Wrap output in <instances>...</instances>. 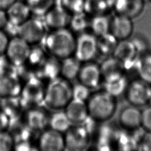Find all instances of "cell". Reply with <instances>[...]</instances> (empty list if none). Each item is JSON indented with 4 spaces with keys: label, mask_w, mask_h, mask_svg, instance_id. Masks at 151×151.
Masks as SVG:
<instances>
[{
    "label": "cell",
    "mask_w": 151,
    "mask_h": 151,
    "mask_svg": "<svg viewBox=\"0 0 151 151\" xmlns=\"http://www.w3.org/2000/svg\"><path fill=\"white\" fill-rule=\"evenodd\" d=\"M42 42L46 52L60 60L74 55L76 38L67 28L51 30Z\"/></svg>",
    "instance_id": "cell-1"
},
{
    "label": "cell",
    "mask_w": 151,
    "mask_h": 151,
    "mask_svg": "<svg viewBox=\"0 0 151 151\" xmlns=\"http://www.w3.org/2000/svg\"><path fill=\"white\" fill-rule=\"evenodd\" d=\"M86 103L89 116L98 123L110 120L117 109L116 97L104 90L91 94Z\"/></svg>",
    "instance_id": "cell-2"
},
{
    "label": "cell",
    "mask_w": 151,
    "mask_h": 151,
    "mask_svg": "<svg viewBox=\"0 0 151 151\" xmlns=\"http://www.w3.org/2000/svg\"><path fill=\"white\" fill-rule=\"evenodd\" d=\"M73 99L72 85L61 76L48 82L45 87L44 104L54 110H62Z\"/></svg>",
    "instance_id": "cell-3"
},
{
    "label": "cell",
    "mask_w": 151,
    "mask_h": 151,
    "mask_svg": "<svg viewBox=\"0 0 151 151\" xmlns=\"http://www.w3.org/2000/svg\"><path fill=\"white\" fill-rule=\"evenodd\" d=\"M45 87L44 81L37 76L24 81L19 96L25 109L44 103Z\"/></svg>",
    "instance_id": "cell-4"
},
{
    "label": "cell",
    "mask_w": 151,
    "mask_h": 151,
    "mask_svg": "<svg viewBox=\"0 0 151 151\" xmlns=\"http://www.w3.org/2000/svg\"><path fill=\"white\" fill-rule=\"evenodd\" d=\"M48 28L39 17L29 18L19 26L18 36L31 45L42 42L47 34Z\"/></svg>",
    "instance_id": "cell-5"
},
{
    "label": "cell",
    "mask_w": 151,
    "mask_h": 151,
    "mask_svg": "<svg viewBox=\"0 0 151 151\" xmlns=\"http://www.w3.org/2000/svg\"><path fill=\"white\" fill-rule=\"evenodd\" d=\"M65 150L83 151L87 149L91 141V134L81 124H72L64 133Z\"/></svg>",
    "instance_id": "cell-6"
},
{
    "label": "cell",
    "mask_w": 151,
    "mask_h": 151,
    "mask_svg": "<svg viewBox=\"0 0 151 151\" xmlns=\"http://www.w3.org/2000/svg\"><path fill=\"white\" fill-rule=\"evenodd\" d=\"M97 54V37L86 31L76 38L74 56L82 63L91 61Z\"/></svg>",
    "instance_id": "cell-7"
},
{
    "label": "cell",
    "mask_w": 151,
    "mask_h": 151,
    "mask_svg": "<svg viewBox=\"0 0 151 151\" xmlns=\"http://www.w3.org/2000/svg\"><path fill=\"white\" fill-rule=\"evenodd\" d=\"M130 105L139 107L149 103L151 96V84L142 79L129 83L124 93Z\"/></svg>",
    "instance_id": "cell-8"
},
{
    "label": "cell",
    "mask_w": 151,
    "mask_h": 151,
    "mask_svg": "<svg viewBox=\"0 0 151 151\" xmlns=\"http://www.w3.org/2000/svg\"><path fill=\"white\" fill-rule=\"evenodd\" d=\"M31 45L19 36L11 38L5 54L14 66H19L26 63Z\"/></svg>",
    "instance_id": "cell-9"
},
{
    "label": "cell",
    "mask_w": 151,
    "mask_h": 151,
    "mask_svg": "<svg viewBox=\"0 0 151 151\" xmlns=\"http://www.w3.org/2000/svg\"><path fill=\"white\" fill-rule=\"evenodd\" d=\"M22 87V81L16 73L14 65L0 73V98L19 96Z\"/></svg>",
    "instance_id": "cell-10"
},
{
    "label": "cell",
    "mask_w": 151,
    "mask_h": 151,
    "mask_svg": "<svg viewBox=\"0 0 151 151\" xmlns=\"http://www.w3.org/2000/svg\"><path fill=\"white\" fill-rule=\"evenodd\" d=\"M37 147L42 151L64 150V134L50 128L44 130L39 137Z\"/></svg>",
    "instance_id": "cell-11"
},
{
    "label": "cell",
    "mask_w": 151,
    "mask_h": 151,
    "mask_svg": "<svg viewBox=\"0 0 151 151\" xmlns=\"http://www.w3.org/2000/svg\"><path fill=\"white\" fill-rule=\"evenodd\" d=\"M50 114L41 106H35L26 109L23 120L33 131L40 132L48 126Z\"/></svg>",
    "instance_id": "cell-12"
},
{
    "label": "cell",
    "mask_w": 151,
    "mask_h": 151,
    "mask_svg": "<svg viewBox=\"0 0 151 151\" xmlns=\"http://www.w3.org/2000/svg\"><path fill=\"white\" fill-rule=\"evenodd\" d=\"M71 15L60 5H55L44 15V21L51 30L67 28Z\"/></svg>",
    "instance_id": "cell-13"
},
{
    "label": "cell",
    "mask_w": 151,
    "mask_h": 151,
    "mask_svg": "<svg viewBox=\"0 0 151 151\" xmlns=\"http://www.w3.org/2000/svg\"><path fill=\"white\" fill-rule=\"evenodd\" d=\"M77 78L79 83L90 89L97 87L102 79L100 66L90 61L84 63Z\"/></svg>",
    "instance_id": "cell-14"
},
{
    "label": "cell",
    "mask_w": 151,
    "mask_h": 151,
    "mask_svg": "<svg viewBox=\"0 0 151 151\" xmlns=\"http://www.w3.org/2000/svg\"><path fill=\"white\" fill-rule=\"evenodd\" d=\"M133 31L132 19L118 14H116L111 18L109 32L118 41L129 39Z\"/></svg>",
    "instance_id": "cell-15"
},
{
    "label": "cell",
    "mask_w": 151,
    "mask_h": 151,
    "mask_svg": "<svg viewBox=\"0 0 151 151\" xmlns=\"http://www.w3.org/2000/svg\"><path fill=\"white\" fill-rule=\"evenodd\" d=\"M119 122L122 129L130 132L135 131L141 127L142 111L137 106H127L120 112Z\"/></svg>",
    "instance_id": "cell-16"
},
{
    "label": "cell",
    "mask_w": 151,
    "mask_h": 151,
    "mask_svg": "<svg viewBox=\"0 0 151 151\" xmlns=\"http://www.w3.org/2000/svg\"><path fill=\"white\" fill-rule=\"evenodd\" d=\"M64 111L72 124H81L89 116L86 101L74 99L65 106Z\"/></svg>",
    "instance_id": "cell-17"
},
{
    "label": "cell",
    "mask_w": 151,
    "mask_h": 151,
    "mask_svg": "<svg viewBox=\"0 0 151 151\" xmlns=\"http://www.w3.org/2000/svg\"><path fill=\"white\" fill-rule=\"evenodd\" d=\"M145 6V0H114L113 11L116 14L131 19L141 14Z\"/></svg>",
    "instance_id": "cell-18"
},
{
    "label": "cell",
    "mask_w": 151,
    "mask_h": 151,
    "mask_svg": "<svg viewBox=\"0 0 151 151\" xmlns=\"http://www.w3.org/2000/svg\"><path fill=\"white\" fill-rule=\"evenodd\" d=\"M61 60L50 55L37 69V76L48 82L60 76Z\"/></svg>",
    "instance_id": "cell-19"
},
{
    "label": "cell",
    "mask_w": 151,
    "mask_h": 151,
    "mask_svg": "<svg viewBox=\"0 0 151 151\" xmlns=\"http://www.w3.org/2000/svg\"><path fill=\"white\" fill-rule=\"evenodd\" d=\"M99 66L104 82L114 80L125 74L122 63L113 55L107 57Z\"/></svg>",
    "instance_id": "cell-20"
},
{
    "label": "cell",
    "mask_w": 151,
    "mask_h": 151,
    "mask_svg": "<svg viewBox=\"0 0 151 151\" xmlns=\"http://www.w3.org/2000/svg\"><path fill=\"white\" fill-rule=\"evenodd\" d=\"M24 109L19 96L0 98V110L9 117L10 122L21 118Z\"/></svg>",
    "instance_id": "cell-21"
},
{
    "label": "cell",
    "mask_w": 151,
    "mask_h": 151,
    "mask_svg": "<svg viewBox=\"0 0 151 151\" xmlns=\"http://www.w3.org/2000/svg\"><path fill=\"white\" fill-rule=\"evenodd\" d=\"M6 12L8 20L18 25L25 22L32 15L24 1H16L6 10Z\"/></svg>",
    "instance_id": "cell-22"
},
{
    "label": "cell",
    "mask_w": 151,
    "mask_h": 151,
    "mask_svg": "<svg viewBox=\"0 0 151 151\" xmlns=\"http://www.w3.org/2000/svg\"><path fill=\"white\" fill-rule=\"evenodd\" d=\"M21 118L10 122L8 131L12 135L14 144L18 142L29 141L33 131Z\"/></svg>",
    "instance_id": "cell-23"
},
{
    "label": "cell",
    "mask_w": 151,
    "mask_h": 151,
    "mask_svg": "<svg viewBox=\"0 0 151 151\" xmlns=\"http://www.w3.org/2000/svg\"><path fill=\"white\" fill-rule=\"evenodd\" d=\"M114 0H85L84 12L89 16L108 15L113 11Z\"/></svg>",
    "instance_id": "cell-24"
},
{
    "label": "cell",
    "mask_w": 151,
    "mask_h": 151,
    "mask_svg": "<svg viewBox=\"0 0 151 151\" xmlns=\"http://www.w3.org/2000/svg\"><path fill=\"white\" fill-rule=\"evenodd\" d=\"M112 55L122 63L139 56L133 42L128 39L118 41Z\"/></svg>",
    "instance_id": "cell-25"
},
{
    "label": "cell",
    "mask_w": 151,
    "mask_h": 151,
    "mask_svg": "<svg viewBox=\"0 0 151 151\" xmlns=\"http://www.w3.org/2000/svg\"><path fill=\"white\" fill-rule=\"evenodd\" d=\"M81 64L74 55L61 60L60 76L68 81L77 78Z\"/></svg>",
    "instance_id": "cell-26"
},
{
    "label": "cell",
    "mask_w": 151,
    "mask_h": 151,
    "mask_svg": "<svg viewBox=\"0 0 151 151\" xmlns=\"http://www.w3.org/2000/svg\"><path fill=\"white\" fill-rule=\"evenodd\" d=\"M118 41L110 32L97 37V53L106 57L111 56Z\"/></svg>",
    "instance_id": "cell-27"
},
{
    "label": "cell",
    "mask_w": 151,
    "mask_h": 151,
    "mask_svg": "<svg viewBox=\"0 0 151 151\" xmlns=\"http://www.w3.org/2000/svg\"><path fill=\"white\" fill-rule=\"evenodd\" d=\"M71 125L65 111L62 110H55L53 113L50 114L48 126L50 129L64 134Z\"/></svg>",
    "instance_id": "cell-28"
},
{
    "label": "cell",
    "mask_w": 151,
    "mask_h": 151,
    "mask_svg": "<svg viewBox=\"0 0 151 151\" xmlns=\"http://www.w3.org/2000/svg\"><path fill=\"white\" fill-rule=\"evenodd\" d=\"M107 15H96L90 18L89 28L91 29V32L96 37L109 32L111 19Z\"/></svg>",
    "instance_id": "cell-29"
},
{
    "label": "cell",
    "mask_w": 151,
    "mask_h": 151,
    "mask_svg": "<svg viewBox=\"0 0 151 151\" xmlns=\"http://www.w3.org/2000/svg\"><path fill=\"white\" fill-rule=\"evenodd\" d=\"M128 84L127 76L124 74L114 80L104 82V90L117 97L125 93Z\"/></svg>",
    "instance_id": "cell-30"
},
{
    "label": "cell",
    "mask_w": 151,
    "mask_h": 151,
    "mask_svg": "<svg viewBox=\"0 0 151 151\" xmlns=\"http://www.w3.org/2000/svg\"><path fill=\"white\" fill-rule=\"evenodd\" d=\"M24 2L31 14L37 17H43L55 4V0H25Z\"/></svg>",
    "instance_id": "cell-31"
},
{
    "label": "cell",
    "mask_w": 151,
    "mask_h": 151,
    "mask_svg": "<svg viewBox=\"0 0 151 151\" xmlns=\"http://www.w3.org/2000/svg\"><path fill=\"white\" fill-rule=\"evenodd\" d=\"M85 12L71 15L68 27L73 32L81 33L89 28L90 18Z\"/></svg>",
    "instance_id": "cell-32"
},
{
    "label": "cell",
    "mask_w": 151,
    "mask_h": 151,
    "mask_svg": "<svg viewBox=\"0 0 151 151\" xmlns=\"http://www.w3.org/2000/svg\"><path fill=\"white\" fill-rule=\"evenodd\" d=\"M140 78L151 84V54L139 55L138 74Z\"/></svg>",
    "instance_id": "cell-33"
},
{
    "label": "cell",
    "mask_w": 151,
    "mask_h": 151,
    "mask_svg": "<svg viewBox=\"0 0 151 151\" xmlns=\"http://www.w3.org/2000/svg\"><path fill=\"white\" fill-rule=\"evenodd\" d=\"M45 51L44 48L40 47H31L29 56L25 63L36 71L37 69L47 57L45 55Z\"/></svg>",
    "instance_id": "cell-34"
},
{
    "label": "cell",
    "mask_w": 151,
    "mask_h": 151,
    "mask_svg": "<svg viewBox=\"0 0 151 151\" xmlns=\"http://www.w3.org/2000/svg\"><path fill=\"white\" fill-rule=\"evenodd\" d=\"M55 3L71 15L84 12L85 0H59Z\"/></svg>",
    "instance_id": "cell-35"
},
{
    "label": "cell",
    "mask_w": 151,
    "mask_h": 151,
    "mask_svg": "<svg viewBox=\"0 0 151 151\" xmlns=\"http://www.w3.org/2000/svg\"><path fill=\"white\" fill-rule=\"evenodd\" d=\"M90 90V88L79 82L72 85L73 99L86 101L91 94Z\"/></svg>",
    "instance_id": "cell-36"
},
{
    "label": "cell",
    "mask_w": 151,
    "mask_h": 151,
    "mask_svg": "<svg viewBox=\"0 0 151 151\" xmlns=\"http://www.w3.org/2000/svg\"><path fill=\"white\" fill-rule=\"evenodd\" d=\"M14 141L8 131L0 132V151H10L14 149Z\"/></svg>",
    "instance_id": "cell-37"
},
{
    "label": "cell",
    "mask_w": 151,
    "mask_h": 151,
    "mask_svg": "<svg viewBox=\"0 0 151 151\" xmlns=\"http://www.w3.org/2000/svg\"><path fill=\"white\" fill-rule=\"evenodd\" d=\"M141 127L145 132H151V105L142 111Z\"/></svg>",
    "instance_id": "cell-38"
},
{
    "label": "cell",
    "mask_w": 151,
    "mask_h": 151,
    "mask_svg": "<svg viewBox=\"0 0 151 151\" xmlns=\"http://www.w3.org/2000/svg\"><path fill=\"white\" fill-rule=\"evenodd\" d=\"M137 149L151 150V132H145L139 142Z\"/></svg>",
    "instance_id": "cell-39"
},
{
    "label": "cell",
    "mask_w": 151,
    "mask_h": 151,
    "mask_svg": "<svg viewBox=\"0 0 151 151\" xmlns=\"http://www.w3.org/2000/svg\"><path fill=\"white\" fill-rule=\"evenodd\" d=\"M19 26L20 25H17L8 19V21L2 30L6 33L9 38H12L16 36H18Z\"/></svg>",
    "instance_id": "cell-40"
},
{
    "label": "cell",
    "mask_w": 151,
    "mask_h": 151,
    "mask_svg": "<svg viewBox=\"0 0 151 151\" xmlns=\"http://www.w3.org/2000/svg\"><path fill=\"white\" fill-rule=\"evenodd\" d=\"M9 40V37L2 29H0V54H5Z\"/></svg>",
    "instance_id": "cell-41"
},
{
    "label": "cell",
    "mask_w": 151,
    "mask_h": 151,
    "mask_svg": "<svg viewBox=\"0 0 151 151\" xmlns=\"http://www.w3.org/2000/svg\"><path fill=\"white\" fill-rule=\"evenodd\" d=\"M10 123L9 117L0 110V132L8 130Z\"/></svg>",
    "instance_id": "cell-42"
},
{
    "label": "cell",
    "mask_w": 151,
    "mask_h": 151,
    "mask_svg": "<svg viewBox=\"0 0 151 151\" xmlns=\"http://www.w3.org/2000/svg\"><path fill=\"white\" fill-rule=\"evenodd\" d=\"M12 67L5 54H0V73L8 70Z\"/></svg>",
    "instance_id": "cell-43"
},
{
    "label": "cell",
    "mask_w": 151,
    "mask_h": 151,
    "mask_svg": "<svg viewBox=\"0 0 151 151\" xmlns=\"http://www.w3.org/2000/svg\"><path fill=\"white\" fill-rule=\"evenodd\" d=\"M33 146L29 141H24L14 144V149L17 150H32Z\"/></svg>",
    "instance_id": "cell-44"
},
{
    "label": "cell",
    "mask_w": 151,
    "mask_h": 151,
    "mask_svg": "<svg viewBox=\"0 0 151 151\" xmlns=\"http://www.w3.org/2000/svg\"><path fill=\"white\" fill-rule=\"evenodd\" d=\"M8 16L6 10L0 9V29H2L8 21Z\"/></svg>",
    "instance_id": "cell-45"
},
{
    "label": "cell",
    "mask_w": 151,
    "mask_h": 151,
    "mask_svg": "<svg viewBox=\"0 0 151 151\" xmlns=\"http://www.w3.org/2000/svg\"><path fill=\"white\" fill-rule=\"evenodd\" d=\"M17 0H0V9L6 10Z\"/></svg>",
    "instance_id": "cell-46"
},
{
    "label": "cell",
    "mask_w": 151,
    "mask_h": 151,
    "mask_svg": "<svg viewBox=\"0 0 151 151\" xmlns=\"http://www.w3.org/2000/svg\"><path fill=\"white\" fill-rule=\"evenodd\" d=\"M149 103H150V104H151V96H150V101H149Z\"/></svg>",
    "instance_id": "cell-47"
},
{
    "label": "cell",
    "mask_w": 151,
    "mask_h": 151,
    "mask_svg": "<svg viewBox=\"0 0 151 151\" xmlns=\"http://www.w3.org/2000/svg\"><path fill=\"white\" fill-rule=\"evenodd\" d=\"M147 1H148L151 4V0H147Z\"/></svg>",
    "instance_id": "cell-48"
}]
</instances>
